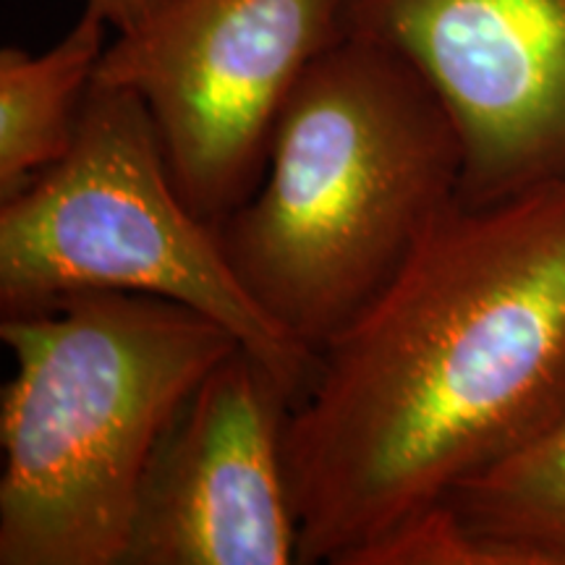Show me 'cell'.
I'll use <instances>...</instances> for the list:
<instances>
[{"instance_id":"obj_9","label":"cell","mask_w":565,"mask_h":565,"mask_svg":"<svg viewBox=\"0 0 565 565\" xmlns=\"http://www.w3.org/2000/svg\"><path fill=\"white\" fill-rule=\"evenodd\" d=\"M498 565H565V408L443 500Z\"/></svg>"},{"instance_id":"obj_1","label":"cell","mask_w":565,"mask_h":565,"mask_svg":"<svg viewBox=\"0 0 565 565\" xmlns=\"http://www.w3.org/2000/svg\"><path fill=\"white\" fill-rule=\"evenodd\" d=\"M565 408V175L458 200L317 351L286 469L299 563L345 565Z\"/></svg>"},{"instance_id":"obj_2","label":"cell","mask_w":565,"mask_h":565,"mask_svg":"<svg viewBox=\"0 0 565 565\" xmlns=\"http://www.w3.org/2000/svg\"><path fill=\"white\" fill-rule=\"evenodd\" d=\"M463 145L412 61L343 32L282 105L259 186L217 225L252 299L322 351L461 200Z\"/></svg>"},{"instance_id":"obj_8","label":"cell","mask_w":565,"mask_h":565,"mask_svg":"<svg viewBox=\"0 0 565 565\" xmlns=\"http://www.w3.org/2000/svg\"><path fill=\"white\" fill-rule=\"evenodd\" d=\"M108 21L92 9L66 38L30 55L0 51V202L66 158L105 53Z\"/></svg>"},{"instance_id":"obj_4","label":"cell","mask_w":565,"mask_h":565,"mask_svg":"<svg viewBox=\"0 0 565 565\" xmlns=\"http://www.w3.org/2000/svg\"><path fill=\"white\" fill-rule=\"evenodd\" d=\"M84 291L158 296L210 317L296 401L315 374V353L263 312L215 225L181 196L145 100L97 79L66 158L0 202L3 317Z\"/></svg>"},{"instance_id":"obj_7","label":"cell","mask_w":565,"mask_h":565,"mask_svg":"<svg viewBox=\"0 0 565 565\" xmlns=\"http://www.w3.org/2000/svg\"><path fill=\"white\" fill-rule=\"evenodd\" d=\"M294 406L244 345L212 366L154 448L121 565L299 563L286 469Z\"/></svg>"},{"instance_id":"obj_10","label":"cell","mask_w":565,"mask_h":565,"mask_svg":"<svg viewBox=\"0 0 565 565\" xmlns=\"http://www.w3.org/2000/svg\"><path fill=\"white\" fill-rule=\"evenodd\" d=\"M166 0H87V9L108 21L116 34L137 30Z\"/></svg>"},{"instance_id":"obj_6","label":"cell","mask_w":565,"mask_h":565,"mask_svg":"<svg viewBox=\"0 0 565 565\" xmlns=\"http://www.w3.org/2000/svg\"><path fill=\"white\" fill-rule=\"evenodd\" d=\"M343 32L412 61L463 145L461 202L565 175V0H349Z\"/></svg>"},{"instance_id":"obj_3","label":"cell","mask_w":565,"mask_h":565,"mask_svg":"<svg viewBox=\"0 0 565 565\" xmlns=\"http://www.w3.org/2000/svg\"><path fill=\"white\" fill-rule=\"evenodd\" d=\"M0 565H121L150 458L238 338L183 303L84 291L0 317Z\"/></svg>"},{"instance_id":"obj_5","label":"cell","mask_w":565,"mask_h":565,"mask_svg":"<svg viewBox=\"0 0 565 565\" xmlns=\"http://www.w3.org/2000/svg\"><path fill=\"white\" fill-rule=\"evenodd\" d=\"M349 0H166L95 79L145 100L183 200L221 225L263 181L288 95L343 34Z\"/></svg>"}]
</instances>
